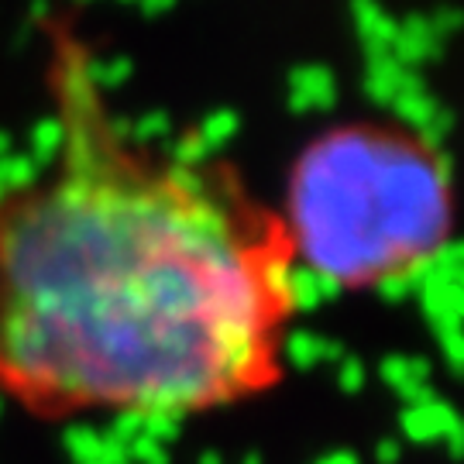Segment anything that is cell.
Returning a JSON list of instances; mask_svg holds the SVG:
<instances>
[{"instance_id": "6da1fadb", "label": "cell", "mask_w": 464, "mask_h": 464, "mask_svg": "<svg viewBox=\"0 0 464 464\" xmlns=\"http://www.w3.org/2000/svg\"><path fill=\"white\" fill-rule=\"evenodd\" d=\"M52 149L0 186V399L34 420H186L285 379L299 251L227 162L138 141L49 24Z\"/></svg>"}, {"instance_id": "7a4b0ae2", "label": "cell", "mask_w": 464, "mask_h": 464, "mask_svg": "<svg viewBox=\"0 0 464 464\" xmlns=\"http://www.w3.org/2000/svg\"><path fill=\"white\" fill-rule=\"evenodd\" d=\"M389 141H348L316 155L285 224L299 266L337 285H379L416 272L448 234V197L433 169Z\"/></svg>"}]
</instances>
